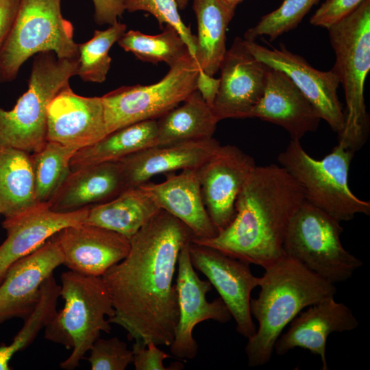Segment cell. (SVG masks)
<instances>
[{"mask_svg": "<svg viewBox=\"0 0 370 370\" xmlns=\"http://www.w3.org/2000/svg\"><path fill=\"white\" fill-rule=\"evenodd\" d=\"M264 271L260 277L258 296L250 301L251 315L258 322L245 348L250 367L270 361L278 338L305 308L336 293L334 284L286 255Z\"/></svg>", "mask_w": 370, "mask_h": 370, "instance_id": "3", "label": "cell"}, {"mask_svg": "<svg viewBox=\"0 0 370 370\" xmlns=\"http://www.w3.org/2000/svg\"><path fill=\"white\" fill-rule=\"evenodd\" d=\"M60 286L53 275L48 278L40 287L39 300L34 310L8 345H0V370H9V362L18 352L29 345L39 332L53 319L57 313L58 299Z\"/></svg>", "mask_w": 370, "mask_h": 370, "instance_id": "32", "label": "cell"}, {"mask_svg": "<svg viewBox=\"0 0 370 370\" xmlns=\"http://www.w3.org/2000/svg\"><path fill=\"white\" fill-rule=\"evenodd\" d=\"M182 105L156 119L158 145L208 139L219 120L196 90Z\"/></svg>", "mask_w": 370, "mask_h": 370, "instance_id": "29", "label": "cell"}, {"mask_svg": "<svg viewBox=\"0 0 370 370\" xmlns=\"http://www.w3.org/2000/svg\"><path fill=\"white\" fill-rule=\"evenodd\" d=\"M269 69L248 51L243 39H234L219 67V88L212 107L219 121L249 117L264 93Z\"/></svg>", "mask_w": 370, "mask_h": 370, "instance_id": "14", "label": "cell"}, {"mask_svg": "<svg viewBox=\"0 0 370 370\" xmlns=\"http://www.w3.org/2000/svg\"><path fill=\"white\" fill-rule=\"evenodd\" d=\"M236 8L223 0H193L198 27L194 59L211 76L219 70L227 51L226 32Z\"/></svg>", "mask_w": 370, "mask_h": 370, "instance_id": "27", "label": "cell"}, {"mask_svg": "<svg viewBox=\"0 0 370 370\" xmlns=\"http://www.w3.org/2000/svg\"><path fill=\"white\" fill-rule=\"evenodd\" d=\"M156 35L139 31L125 32L117 41L125 51L131 52L143 62L157 64L164 62L169 67L190 56L188 49L178 32L165 25Z\"/></svg>", "mask_w": 370, "mask_h": 370, "instance_id": "30", "label": "cell"}, {"mask_svg": "<svg viewBox=\"0 0 370 370\" xmlns=\"http://www.w3.org/2000/svg\"><path fill=\"white\" fill-rule=\"evenodd\" d=\"M193 238L186 225L160 210L130 239L127 256L101 276L115 311L108 321L123 328L130 341L171 344L179 317L177 259Z\"/></svg>", "mask_w": 370, "mask_h": 370, "instance_id": "1", "label": "cell"}, {"mask_svg": "<svg viewBox=\"0 0 370 370\" xmlns=\"http://www.w3.org/2000/svg\"><path fill=\"white\" fill-rule=\"evenodd\" d=\"M21 0H0V52L14 23Z\"/></svg>", "mask_w": 370, "mask_h": 370, "instance_id": "40", "label": "cell"}, {"mask_svg": "<svg viewBox=\"0 0 370 370\" xmlns=\"http://www.w3.org/2000/svg\"><path fill=\"white\" fill-rule=\"evenodd\" d=\"M327 29L335 54L332 69L342 84L346 103L338 144L355 153L366 143L370 129L364 97L370 71V0Z\"/></svg>", "mask_w": 370, "mask_h": 370, "instance_id": "4", "label": "cell"}, {"mask_svg": "<svg viewBox=\"0 0 370 370\" xmlns=\"http://www.w3.org/2000/svg\"><path fill=\"white\" fill-rule=\"evenodd\" d=\"M288 330L278 338L274 351L284 355L297 348L308 350L321 357L322 369H328L325 351L328 336L333 332H349L359 323L345 304L328 297L299 312L289 323Z\"/></svg>", "mask_w": 370, "mask_h": 370, "instance_id": "19", "label": "cell"}, {"mask_svg": "<svg viewBox=\"0 0 370 370\" xmlns=\"http://www.w3.org/2000/svg\"><path fill=\"white\" fill-rule=\"evenodd\" d=\"M127 26L119 21L104 30H95L91 39L78 44L77 73L82 80L101 83L110 68L109 51L125 32Z\"/></svg>", "mask_w": 370, "mask_h": 370, "instance_id": "33", "label": "cell"}, {"mask_svg": "<svg viewBox=\"0 0 370 370\" xmlns=\"http://www.w3.org/2000/svg\"><path fill=\"white\" fill-rule=\"evenodd\" d=\"M304 201L301 186L281 166H256L238 195L232 222L215 236L192 242L266 269L286 255L288 223Z\"/></svg>", "mask_w": 370, "mask_h": 370, "instance_id": "2", "label": "cell"}, {"mask_svg": "<svg viewBox=\"0 0 370 370\" xmlns=\"http://www.w3.org/2000/svg\"><path fill=\"white\" fill-rule=\"evenodd\" d=\"M220 79L214 78L199 69L196 80L197 90L204 101L212 107L219 88Z\"/></svg>", "mask_w": 370, "mask_h": 370, "instance_id": "41", "label": "cell"}, {"mask_svg": "<svg viewBox=\"0 0 370 370\" xmlns=\"http://www.w3.org/2000/svg\"><path fill=\"white\" fill-rule=\"evenodd\" d=\"M125 8L129 12L145 11L151 14L162 28V24L173 27L195 58L197 36L192 33L190 26H186L182 21L175 0H125Z\"/></svg>", "mask_w": 370, "mask_h": 370, "instance_id": "35", "label": "cell"}, {"mask_svg": "<svg viewBox=\"0 0 370 370\" xmlns=\"http://www.w3.org/2000/svg\"><path fill=\"white\" fill-rule=\"evenodd\" d=\"M354 153L338 144L321 160L311 157L299 140L291 139L278 161L299 184L305 201L342 221L357 214L369 215L370 203L349 187L348 174Z\"/></svg>", "mask_w": 370, "mask_h": 370, "instance_id": "6", "label": "cell"}, {"mask_svg": "<svg viewBox=\"0 0 370 370\" xmlns=\"http://www.w3.org/2000/svg\"><path fill=\"white\" fill-rule=\"evenodd\" d=\"M281 126L292 140L317 130L321 119L310 101L282 71L269 67L264 93L248 118Z\"/></svg>", "mask_w": 370, "mask_h": 370, "instance_id": "20", "label": "cell"}, {"mask_svg": "<svg viewBox=\"0 0 370 370\" xmlns=\"http://www.w3.org/2000/svg\"><path fill=\"white\" fill-rule=\"evenodd\" d=\"M190 243L180 252L175 283L179 317L169 347L172 355L180 359H193L197 354L198 345L193 336L197 324L206 320L225 323L232 318L221 297L212 301L207 300L206 294L211 291L212 285L197 274L189 255Z\"/></svg>", "mask_w": 370, "mask_h": 370, "instance_id": "12", "label": "cell"}, {"mask_svg": "<svg viewBox=\"0 0 370 370\" xmlns=\"http://www.w3.org/2000/svg\"><path fill=\"white\" fill-rule=\"evenodd\" d=\"M62 0H21L12 30L0 52V82L14 80L23 63L41 52L78 58L73 26L61 12Z\"/></svg>", "mask_w": 370, "mask_h": 370, "instance_id": "8", "label": "cell"}, {"mask_svg": "<svg viewBox=\"0 0 370 370\" xmlns=\"http://www.w3.org/2000/svg\"><path fill=\"white\" fill-rule=\"evenodd\" d=\"M158 145L156 120L138 122L115 130L96 143L77 150L71 158L72 171L108 161H119Z\"/></svg>", "mask_w": 370, "mask_h": 370, "instance_id": "28", "label": "cell"}, {"mask_svg": "<svg viewBox=\"0 0 370 370\" xmlns=\"http://www.w3.org/2000/svg\"><path fill=\"white\" fill-rule=\"evenodd\" d=\"M94 4V18L99 25L114 24L125 10V0H92Z\"/></svg>", "mask_w": 370, "mask_h": 370, "instance_id": "39", "label": "cell"}, {"mask_svg": "<svg viewBox=\"0 0 370 370\" xmlns=\"http://www.w3.org/2000/svg\"><path fill=\"white\" fill-rule=\"evenodd\" d=\"M107 134L101 97L79 95L68 84L49 102L47 140L79 150Z\"/></svg>", "mask_w": 370, "mask_h": 370, "instance_id": "17", "label": "cell"}, {"mask_svg": "<svg viewBox=\"0 0 370 370\" xmlns=\"http://www.w3.org/2000/svg\"><path fill=\"white\" fill-rule=\"evenodd\" d=\"M77 150L48 141L31 153L37 200L47 204L72 171L70 162Z\"/></svg>", "mask_w": 370, "mask_h": 370, "instance_id": "31", "label": "cell"}, {"mask_svg": "<svg viewBox=\"0 0 370 370\" xmlns=\"http://www.w3.org/2000/svg\"><path fill=\"white\" fill-rule=\"evenodd\" d=\"M341 223L304 201L288 223L285 254L334 284L349 280L363 263L344 248Z\"/></svg>", "mask_w": 370, "mask_h": 370, "instance_id": "9", "label": "cell"}, {"mask_svg": "<svg viewBox=\"0 0 370 370\" xmlns=\"http://www.w3.org/2000/svg\"><path fill=\"white\" fill-rule=\"evenodd\" d=\"M221 145L213 137L168 145H158L119 160L128 188L143 184L154 175L199 169Z\"/></svg>", "mask_w": 370, "mask_h": 370, "instance_id": "22", "label": "cell"}, {"mask_svg": "<svg viewBox=\"0 0 370 370\" xmlns=\"http://www.w3.org/2000/svg\"><path fill=\"white\" fill-rule=\"evenodd\" d=\"M45 205L36 196L31 153L0 143V214L4 221Z\"/></svg>", "mask_w": 370, "mask_h": 370, "instance_id": "26", "label": "cell"}, {"mask_svg": "<svg viewBox=\"0 0 370 370\" xmlns=\"http://www.w3.org/2000/svg\"><path fill=\"white\" fill-rule=\"evenodd\" d=\"M78 58L59 59L51 51L34 58L28 89L14 108H0V143L33 153L47 142L49 102L77 73Z\"/></svg>", "mask_w": 370, "mask_h": 370, "instance_id": "7", "label": "cell"}, {"mask_svg": "<svg viewBox=\"0 0 370 370\" xmlns=\"http://www.w3.org/2000/svg\"><path fill=\"white\" fill-rule=\"evenodd\" d=\"M60 280L64 305L45 328V338L73 349L60 363L61 368L71 370L79 366L101 332H110L106 317H113L115 311L101 277L69 270Z\"/></svg>", "mask_w": 370, "mask_h": 370, "instance_id": "5", "label": "cell"}, {"mask_svg": "<svg viewBox=\"0 0 370 370\" xmlns=\"http://www.w3.org/2000/svg\"><path fill=\"white\" fill-rule=\"evenodd\" d=\"M63 263L56 234L14 262L0 284V324L12 318L28 317L39 300L42 284Z\"/></svg>", "mask_w": 370, "mask_h": 370, "instance_id": "16", "label": "cell"}, {"mask_svg": "<svg viewBox=\"0 0 370 370\" xmlns=\"http://www.w3.org/2000/svg\"><path fill=\"white\" fill-rule=\"evenodd\" d=\"M92 370H125L133 362V352L117 337L98 338L90 349Z\"/></svg>", "mask_w": 370, "mask_h": 370, "instance_id": "36", "label": "cell"}, {"mask_svg": "<svg viewBox=\"0 0 370 370\" xmlns=\"http://www.w3.org/2000/svg\"><path fill=\"white\" fill-rule=\"evenodd\" d=\"M128 188L119 161H108L72 171L48 202L56 212H71L108 201Z\"/></svg>", "mask_w": 370, "mask_h": 370, "instance_id": "23", "label": "cell"}, {"mask_svg": "<svg viewBox=\"0 0 370 370\" xmlns=\"http://www.w3.org/2000/svg\"><path fill=\"white\" fill-rule=\"evenodd\" d=\"M319 0H284L273 12L263 16L253 27L247 29L244 39L250 41L261 36L274 40L295 29Z\"/></svg>", "mask_w": 370, "mask_h": 370, "instance_id": "34", "label": "cell"}, {"mask_svg": "<svg viewBox=\"0 0 370 370\" xmlns=\"http://www.w3.org/2000/svg\"><path fill=\"white\" fill-rule=\"evenodd\" d=\"M177 7L180 10H184L186 8L188 0H175Z\"/></svg>", "mask_w": 370, "mask_h": 370, "instance_id": "42", "label": "cell"}, {"mask_svg": "<svg viewBox=\"0 0 370 370\" xmlns=\"http://www.w3.org/2000/svg\"><path fill=\"white\" fill-rule=\"evenodd\" d=\"M64 263L70 270L101 277L129 253L130 240L114 231L85 223L63 228L56 234Z\"/></svg>", "mask_w": 370, "mask_h": 370, "instance_id": "18", "label": "cell"}, {"mask_svg": "<svg viewBox=\"0 0 370 370\" xmlns=\"http://www.w3.org/2000/svg\"><path fill=\"white\" fill-rule=\"evenodd\" d=\"M243 42L256 59L284 73L334 132L338 135L342 132L344 110L337 94L340 82L332 69L328 71L317 70L303 57L284 46L269 48L255 41L243 39Z\"/></svg>", "mask_w": 370, "mask_h": 370, "instance_id": "13", "label": "cell"}, {"mask_svg": "<svg viewBox=\"0 0 370 370\" xmlns=\"http://www.w3.org/2000/svg\"><path fill=\"white\" fill-rule=\"evenodd\" d=\"M143 185L153 194L162 210L190 229L193 238H210L217 234L204 202L198 169L167 173L162 182Z\"/></svg>", "mask_w": 370, "mask_h": 370, "instance_id": "24", "label": "cell"}, {"mask_svg": "<svg viewBox=\"0 0 370 370\" xmlns=\"http://www.w3.org/2000/svg\"><path fill=\"white\" fill-rule=\"evenodd\" d=\"M90 207L62 212L45 205L13 221H3L7 237L0 245V284L16 260L36 250L63 228L83 223Z\"/></svg>", "mask_w": 370, "mask_h": 370, "instance_id": "21", "label": "cell"}, {"mask_svg": "<svg viewBox=\"0 0 370 370\" xmlns=\"http://www.w3.org/2000/svg\"><path fill=\"white\" fill-rule=\"evenodd\" d=\"M188 250L194 268L207 278L234 318L237 332L251 337L256 328L250 311L251 294L259 286L260 277L253 275L249 263L213 248L191 241Z\"/></svg>", "mask_w": 370, "mask_h": 370, "instance_id": "11", "label": "cell"}, {"mask_svg": "<svg viewBox=\"0 0 370 370\" xmlns=\"http://www.w3.org/2000/svg\"><path fill=\"white\" fill-rule=\"evenodd\" d=\"M256 166L254 158L239 147L226 145H220L198 169L204 202L218 232L233 220L238 195Z\"/></svg>", "mask_w": 370, "mask_h": 370, "instance_id": "15", "label": "cell"}, {"mask_svg": "<svg viewBox=\"0 0 370 370\" xmlns=\"http://www.w3.org/2000/svg\"><path fill=\"white\" fill-rule=\"evenodd\" d=\"M199 68L190 56L170 67L158 82L123 86L101 97L108 134L125 126L156 120L197 90Z\"/></svg>", "mask_w": 370, "mask_h": 370, "instance_id": "10", "label": "cell"}, {"mask_svg": "<svg viewBox=\"0 0 370 370\" xmlns=\"http://www.w3.org/2000/svg\"><path fill=\"white\" fill-rule=\"evenodd\" d=\"M227 4L236 7L238 3H240L243 0H223Z\"/></svg>", "mask_w": 370, "mask_h": 370, "instance_id": "43", "label": "cell"}, {"mask_svg": "<svg viewBox=\"0 0 370 370\" xmlns=\"http://www.w3.org/2000/svg\"><path fill=\"white\" fill-rule=\"evenodd\" d=\"M162 210L143 184L129 187L112 199L89 208L83 223L102 227L130 239Z\"/></svg>", "mask_w": 370, "mask_h": 370, "instance_id": "25", "label": "cell"}, {"mask_svg": "<svg viewBox=\"0 0 370 370\" xmlns=\"http://www.w3.org/2000/svg\"><path fill=\"white\" fill-rule=\"evenodd\" d=\"M364 0H326L311 16L310 23L329 28L353 12Z\"/></svg>", "mask_w": 370, "mask_h": 370, "instance_id": "37", "label": "cell"}, {"mask_svg": "<svg viewBox=\"0 0 370 370\" xmlns=\"http://www.w3.org/2000/svg\"><path fill=\"white\" fill-rule=\"evenodd\" d=\"M133 363L136 370H169L163 361L171 356L153 342L135 341L132 347Z\"/></svg>", "mask_w": 370, "mask_h": 370, "instance_id": "38", "label": "cell"}]
</instances>
